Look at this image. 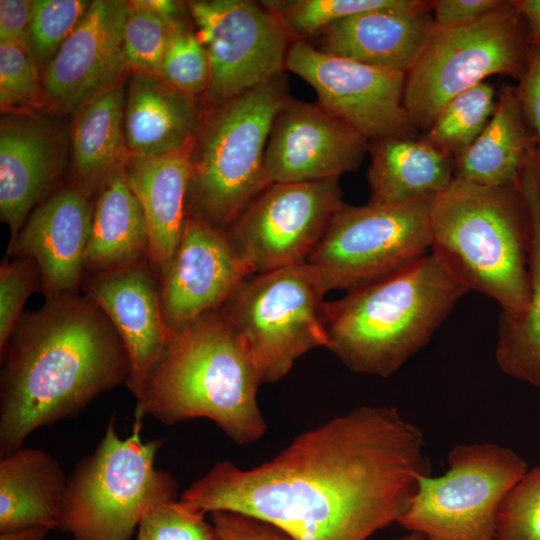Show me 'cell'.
<instances>
[{"mask_svg":"<svg viewBox=\"0 0 540 540\" xmlns=\"http://www.w3.org/2000/svg\"><path fill=\"white\" fill-rule=\"evenodd\" d=\"M429 475L421 429L396 408L360 406L252 469L216 463L180 500L248 515L292 540H367L398 522Z\"/></svg>","mask_w":540,"mask_h":540,"instance_id":"6da1fadb","label":"cell"},{"mask_svg":"<svg viewBox=\"0 0 540 540\" xmlns=\"http://www.w3.org/2000/svg\"><path fill=\"white\" fill-rule=\"evenodd\" d=\"M0 455L23 448L34 430L77 415L126 383L127 350L87 295L47 299L22 314L1 354Z\"/></svg>","mask_w":540,"mask_h":540,"instance_id":"7a4b0ae2","label":"cell"},{"mask_svg":"<svg viewBox=\"0 0 540 540\" xmlns=\"http://www.w3.org/2000/svg\"><path fill=\"white\" fill-rule=\"evenodd\" d=\"M261 374L219 309L173 335L136 397L135 412L171 425L213 421L235 443L260 439L266 422L257 403Z\"/></svg>","mask_w":540,"mask_h":540,"instance_id":"3957f363","label":"cell"},{"mask_svg":"<svg viewBox=\"0 0 540 540\" xmlns=\"http://www.w3.org/2000/svg\"><path fill=\"white\" fill-rule=\"evenodd\" d=\"M468 290L432 252L324 304L332 351L351 371L389 377L422 349Z\"/></svg>","mask_w":540,"mask_h":540,"instance_id":"277c9868","label":"cell"},{"mask_svg":"<svg viewBox=\"0 0 540 540\" xmlns=\"http://www.w3.org/2000/svg\"><path fill=\"white\" fill-rule=\"evenodd\" d=\"M431 252L469 291L521 313L531 295L530 226L518 182L492 187L454 178L430 208Z\"/></svg>","mask_w":540,"mask_h":540,"instance_id":"5b68a950","label":"cell"},{"mask_svg":"<svg viewBox=\"0 0 540 540\" xmlns=\"http://www.w3.org/2000/svg\"><path fill=\"white\" fill-rule=\"evenodd\" d=\"M289 99L284 73L206 110L191 151L186 214L225 231L270 185L264 156Z\"/></svg>","mask_w":540,"mask_h":540,"instance_id":"8992f818","label":"cell"},{"mask_svg":"<svg viewBox=\"0 0 540 540\" xmlns=\"http://www.w3.org/2000/svg\"><path fill=\"white\" fill-rule=\"evenodd\" d=\"M142 418L135 412L132 433L122 439L113 415L98 446L67 478L59 529L74 540H129L150 509L177 499L176 479L155 466L163 439L144 442Z\"/></svg>","mask_w":540,"mask_h":540,"instance_id":"52a82bcc","label":"cell"},{"mask_svg":"<svg viewBox=\"0 0 540 540\" xmlns=\"http://www.w3.org/2000/svg\"><path fill=\"white\" fill-rule=\"evenodd\" d=\"M525 28L514 1L462 26L434 27L405 79L403 104L415 127L427 131L450 100L488 76L519 80L529 47Z\"/></svg>","mask_w":540,"mask_h":540,"instance_id":"ba28073f","label":"cell"},{"mask_svg":"<svg viewBox=\"0 0 540 540\" xmlns=\"http://www.w3.org/2000/svg\"><path fill=\"white\" fill-rule=\"evenodd\" d=\"M325 294L306 262L250 275L219 308L248 349L263 383L283 378L308 351L328 347Z\"/></svg>","mask_w":540,"mask_h":540,"instance_id":"9c48e42d","label":"cell"},{"mask_svg":"<svg viewBox=\"0 0 540 540\" xmlns=\"http://www.w3.org/2000/svg\"><path fill=\"white\" fill-rule=\"evenodd\" d=\"M441 476L421 478L398 520L423 540H496L502 500L528 470L510 448L485 442L456 444Z\"/></svg>","mask_w":540,"mask_h":540,"instance_id":"30bf717a","label":"cell"},{"mask_svg":"<svg viewBox=\"0 0 540 540\" xmlns=\"http://www.w3.org/2000/svg\"><path fill=\"white\" fill-rule=\"evenodd\" d=\"M433 198L392 205L343 204L307 261L326 293L355 290L425 255L431 247Z\"/></svg>","mask_w":540,"mask_h":540,"instance_id":"8fae6325","label":"cell"},{"mask_svg":"<svg viewBox=\"0 0 540 540\" xmlns=\"http://www.w3.org/2000/svg\"><path fill=\"white\" fill-rule=\"evenodd\" d=\"M186 6L209 60L210 82L204 95L209 107L286 70L293 41L262 2L194 0Z\"/></svg>","mask_w":540,"mask_h":540,"instance_id":"7c38bea8","label":"cell"},{"mask_svg":"<svg viewBox=\"0 0 540 540\" xmlns=\"http://www.w3.org/2000/svg\"><path fill=\"white\" fill-rule=\"evenodd\" d=\"M338 179L272 183L225 230L254 274L306 263L343 205Z\"/></svg>","mask_w":540,"mask_h":540,"instance_id":"4fadbf2b","label":"cell"},{"mask_svg":"<svg viewBox=\"0 0 540 540\" xmlns=\"http://www.w3.org/2000/svg\"><path fill=\"white\" fill-rule=\"evenodd\" d=\"M285 68L313 87L318 104L368 141L416 136L403 104L406 74L325 53L304 40L292 42Z\"/></svg>","mask_w":540,"mask_h":540,"instance_id":"5bb4252c","label":"cell"},{"mask_svg":"<svg viewBox=\"0 0 540 540\" xmlns=\"http://www.w3.org/2000/svg\"><path fill=\"white\" fill-rule=\"evenodd\" d=\"M369 141L318 103L288 99L267 142L264 166L270 184L339 179L361 164Z\"/></svg>","mask_w":540,"mask_h":540,"instance_id":"9a60e30c","label":"cell"},{"mask_svg":"<svg viewBox=\"0 0 540 540\" xmlns=\"http://www.w3.org/2000/svg\"><path fill=\"white\" fill-rule=\"evenodd\" d=\"M253 274L225 231L186 214L177 250L159 274L163 316L172 337L219 309Z\"/></svg>","mask_w":540,"mask_h":540,"instance_id":"2e32d148","label":"cell"},{"mask_svg":"<svg viewBox=\"0 0 540 540\" xmlns=\"http://www.w3.org/2000/svg\"><path fill=\"white\" fill-rule=\"evenodd\" d=\"M129 4L92 1L42 72L46 107L70 112L115 84L129 69L123 48Z\"/></svg>","mask_w":540,"mask_h":540,"instance_id":"e0dca14e","label":"cell"},{"mask_svg":"<svg viewBox=\"0 0 540 540\" xmlns=\"http://www.w3.org/2000/svg\"><path fill=\"white\" fill-rule=\"evenodd\" d=\"M155 274L148 258H144L127 266L91 272L83 282L86 295L106 314L127 350L130 370L126 384L135 398L172 339Z\"/></svg>","mask_w":540,"mask_h":540,"instance_id":"ac0fdd59","label":"cell"},{"mask_svg":"<svg viewBox=\"0 0 540 540\" xmlns=\"http://www.w3.org/2000/svg\"><path fill=\"white\" fill-rule=\"evenodd\" d=\"M93 208L82 191L66 185L36 206L10 240L8 255L36 263L47 299L75 294L83 283Z\"/></svg>","mask_w":540,"mask_h":540,"instance_id":"d6986e66","label":"cell"},{"mask_svg":"<svg viewBox=\"0 0 540 540\" xmlns=\"http://www.w3.org/2000/svg\"><path fill=\"white\" fill-rule=\"evenodd\" d=\"M60 130L36 113H7L0 125V216L13 240L59 177Z\"/></svg>","mask_w":540,"mask_h":540,"instance_id":"ffe728a7","label":"cell"},{"mask_svg":"<svg viewBox=\"0 0 540 540\" xmlns=\"http://www.w3.org/2000/svg\"><path fill=\"white\" fill-rule=\"evenodd\" d=\"M429 1L408 0L339 20L318 35V50L376 68L407 74L433 30ZM316 37V38H317Z\"/></svg>","mask_w":540,"mask_h":540,"instance_id":"44dd1931","label":"cell"},{"mask_svg":"<svg viewBox=\"0 0 540 540\" xmlns=\"http://www.w3.org/2000/svg\"><path fill=\"white\" fill-rule=\"evenodd\" d=\"M198 97L158 75L132 71L124 109L129 156L149 157L189 147L206 113Z\"/></svg>","mask_w":540,"mask_h":540,"instance_id":"7402d4cb","label":"cell"},{"mask_svg":"<svg viewBox=\"0 0 540 540\" xmlns=\"http://www.w3.org/2000/svg\"><path fill=\"white\" fill-rule=\"evenodd\" d=\"M192 145L161 155L129 156L125 165L128 183L147 223L148 260L158 276L174 256L182 236Z\"/></svg>","mask_w":540,"mask_h":540,"instance_id":"603a6c76","label":"cell"},{"mask_svg":"<svg viewBox=\"0 0 540 540\" xmlns=\"http://www.w3.org/2000/svg\"><path fill=\"white\" fill-rule=\"evenodd\" d=\"M518 184L530 226L531 295L523 312H502L495 359L505 374L540 390V173L536 149L529 152Z\"/></svg>","mask_w":540,"mask_h":540,"instance_id":"cb8c5ba5","label":"cell"},{"mask_svg":"<svg viewBox=\"0 0 540 540\" xmlns=\"http://www.w3.org/2000/svg\"><path fill=\"white\" fill-rule=\"evenodd\" d=\"M369 204L392 205L435 197L454 179V159L425 139L369 141Z\"/></svg>","mask_w":540,"mask_h":540,"instance_id":"d4e9b609","label":"cell"},{"mask_svg":"<svg viewBox=\"0 0 540 540\" xmlns=\"http://www.w3.org/2000/svg\"><path fill=\"white\" fill-rule=\"evenodd\" d=\"M67 487L60 463L41 449L21 448L0 460V532L59 528Z\"/></svg>","mask_w":540,"mask_h":540,"instance_id":"484cf974","label":"cell"},{"mask_svg":"<svg viewBox=\"0 0 540 540\" xmlns=\"http://www.w3.org/2000/svg\"><path fill=\"white\" fill-rule=\"evenodd\" d=\"M124 109L122 80L78 108L72 132L73 185L89 198L124 169L129 158Z\"/></svg>","mask_w":540,"mask_h":540,"instance_id":"4316f807","label":"cell"},{"mask_svg":"<svg viewBox=\"0 0 540 540\" xmlns=\"http://www.w3.org/2000/svg\"><path fill=\"white\" fill-rule=\"evenodd\" d=\"M534 146L516 88L506 86L482 133L454 159V178L492 187L516 184Z\"/></svg>","mask_w":540,"mask_h":540,"instance_id":"83f0119b","label":"cell"},{"mask_svg":"<svg viewBox=\"0 0 540 540\" xmlns=\"http://www.w3.org/2000/svg\"><path fill=\"white\" fill-rule=\"evenodd\" d=\"M149 235L125 168L100 189L93 208L85 270L100 272L148 258Z\"/></svg>","mask_w":540,"mask_h":540,"instance_id":"f1b7e54d","label":"cell"},{"mask_svg":"<svg viewBox=\"0 0 540 540\" xmlns=\"http://www.w3.org/2000/svg\"><path fill=\"white\" fill-rule=\"evenodd\" d=\"M496 101L494 87L485 81L466 90L442 108L424 139L455 159L482 133Z\"/></svg>","mask_w":540,"mask_h":540,"instance_id":"f546056e","label":"cell"},{"mask_svg":"<svg viewBox=\"0 0 540 540\" xmlns=\"http://www.w3.org/2000/svg\"><path fill=\"white\" fill-rule=\"evenodd\" d=\"M408 0H269L261 1L281 21L292 41H308L344 18Z\"/></svg>","mask_w":540,"mask_h":540,"instance_id":"4dcf8cb0","label":"cell"},{"mask_svg":"<svg viewBox=\"0 0 540 540\" xmlns=\"http://www.w3.org/2000/svg\"><path fill=\"white\" fill-rule=\"evenodd\" d=\"M39 67L29 50L16 42H0L1 110L36 113L46 107Z\"/></svg>","mask_w":540,"mask_h":540,"instance_id":"1f68e13d","label":"cell"},{"mask_svg":"<svg viewBox=\"0 0 540 540\" xmlns=\"http://www.w3.org/2000/svg\"><path fill=\"white\" fill-rule=\"evenodd\" d=\"M90 4L83 0L34 1L27 47L40 70L47 67Z\"/></svg>","mask_w":540,"mask_h":540,"instance_id":"d6a6232c","label":"cell"},{"mask_svg":"<svg viewBox=\"0 0 540 540\" xmlns=\"http://www.w3.org/2000/svg\"><path fill=\"white\" fill-rule=\"evenodd\" d=\"M159 76L188 95H205L210 82L209 60L196 31L187 23L172 31Z\"/></svg>","mask_w":540,"mask_h":540,"instance_id":"836d02e7","label":"cell"},{"mask_svg":"<svg viewBox=\"0 0 540 540\" xmlns=\"http://www.w3.org/2000/svg\"><path fill=\"white\" fill-rule=\"evenodd\" d=\"M129 7L123 33L127 65L132 71L159 76L173 29L155 13L130 4Z\"/></svg>","mask_w":540,"mask_h":540,"instance_id":"e575fe53","label":"cell"},{"mask_svg":"<svg viewBox=\"0 0 540 540\" xmlns=\"http://www.w3.org/2000/svg\"><path fill=\"white\" fill-rule=\"evenodd\" d=\"M496 540H540V466L528 469L502 500Z\"/></svg>","mask_w":540,"mask_h":540,"instance_id":"d590c367","label":"cell"},{"mask_svg":"<svg viewBox=\"0 0 540 540\" xmlns=\"http://www.w3.org/2000/svg\"><path fill=\"white\" fill-rule=\"evenodd\" d=\"M136 540H219V536L204 512L176 499L154 506L143 516Z\"/></svg>","mask_w":540,"mask_h":540,"instance_id":"8d00e7d4","label":"cell"},{"mask_svg":"<svg viewBox=\"0 0 540 540\" xmlns=\"http://www.w3.org/2000/svg\"><path fill=\"white\" fill-rule=\"evenodd\" d=\"M41 286L36 263L30 258L3 260L0 267V354L13 334L28 297Z\"/></svg>","mask_w":540,"mask_h":540,"instance_id":"74e56055","label":"cell"},{"mask_svg":"<svg viewBox=\"0 0 540 540\" xmlns=\"http://www.w3.org/2000/svg\"><path fill=\"white\" fill-rule=\"evenodd\" d=\"M516 91L540 157V42L529 43L525 69Z\"/></svg>","mask_w":540,"mask_h":540,"instance_id":"f35d334b","label":"cell"},{"mask_svg":"<svg viewBox=\"0 0 540 540\" xmlns=\"http://www.w3.org/2000/svg\"><path fill=\"white\" fill-rule=\"evenodd\" d=\"M219 540H292L264 521L232 511L211 512Z\"/></svg>","mask_w":540,"mask_h":540,"instance_id":"ab89813d","label":"cell"},{"mask_svg":"<svg viewBox=\"0 0 540 540\" xmlns=\"http://www.w3.org/2000/svg\"><path fill=\"white\" fill-rule=\"evenodd\" d=\"M504 3L502 0H437L430 5L435 27L452 28L473 22Z\"/></svg>","mask_w":540,"mask_h":540,"instance_id":"60d3db41","label":"cell"},{"mask_svg":"<svg viewBox=\"0 0 540 540\" xmlns=\"http://www.w3.org/2000/svg\"><path fill=\"white\" fill-rule=\"evenodd\" d=\"M34 1H0V42H16L27 49L29 26L33 17Z\"/></svg>","mask_w":540,"mask_h":540,"instance_id":"b9f144b4","label":"cell"},{"mask_svg":"<svg viewBox=\"0 0 540 540\" xmlns=\"http://www.w3.org/2000/svg\"><path fill=\"white\" fill-rule=\"evenodd\" d=\"M128 3L155 13L165 20L173 30L187 23L180 2L171 0H135Z\"/></svg>","mask_w":540,"mask_h":540,"instance_id":"7bdbcfd3","label":"cell"},{"mask_svg":"<svg viewBox=\"0 0 540 540\" xmlns=\"http://www.w3.org/2000/svg\"><path fill=\"white\" fill-rule=\"evenodd\" d=\"M525 20L529 43L540 42V0L514 1Z\"/></svg>","mask_w":540,"mask_h":540,"instance_id":"ee69618b","label":"cell"},{"mask_svg":"<svg viewBox=\"0 0 540 540\" xmlns=\"http://www.w3.org/2000/svg\"><path fill=\"white\" fill-rule=\"evenodd\" d=\"M50 529L30 527L0 532V540H43Z\"/></svg>","mask_w":540,"mask_h":540,"instance_id":"f6af8a7d","label":"cell"},{"mask_svg":"<svg viewBox=\"0 0 540 540\" xmlns=\"http://www.w3.org/2000/svg\"><path fill=\"white\" fill-rule=\"evenodd\" d=\"M396 540H423V538L417 533L409 532L408 534L397 538Z\"/></svg>","mask_w":540,"mask_h":540,"instance_id":"bcb514c9","label":"cell"},{"mask_svg":"<svg viewBox=\"0 0 540 540\" xmlns=\"http://www.w3.org/2000/svg\"><path fill=\"white\" fill-rule=\"evenodd\" d=\"M539 173H540V157H539Z\"/></svg>","mask_w":540,"mask_h":540,"instance_id":"7dc6e473","label":"cell"}]
</instances>
